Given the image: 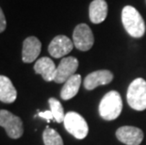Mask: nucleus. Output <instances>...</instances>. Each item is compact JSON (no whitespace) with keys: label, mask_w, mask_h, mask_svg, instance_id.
<instances>
[{"label":"nucleus","mask_w":146,"mask_h":145,"mask_svg":"<svg viewBox=\"0 0 146 145\" xmlns=\"http://www.w3.org/2000/svg\"><path fill=\"white\" fill-rule=\"evenodd\" d=\"M122 22L125 30L133 38H141L145 33V23L139 12L132 6H125L122 11Z\"/></svg>","instance_id":"1"},{"label":"nucleus","mask_w":146,"mask_h":145,"mask_svg":"<svg viewBox=\"0 0 146 145\" xmlns=\"http://www.w3.org/2000/svg\"><path fill=\"white\" fill-rule=\"evenodd\" d=\"M122 109V97L116 91H110L106 93L99 104V114L106 121H113L117 119Z\"/></svg>","instance_id":"2"},{"label":"nucleus","mask_w":146,"mask_h":145,"mask_svg":"<svg viewBox=\"0 0 146 145\" xmlns=\"http://www.w3.org/2000/svg\"><path fill=\"white\" fill-rule=\"evenodd\" d=\"M126 99L131 109L139 111L146 109V81L143 78H136L130 83Z\"/></svg>","instance_id":"3"},{"label":"nucleus","mask_w":146,"mask_h":145,"mask_svg":"<svg viewBox=\"0 0 146 145\" xmlns=\"http://www.w3.org/2000/svg\"><path fill=\"white\" fill-rule=\"evenodd\" d=\"M63 124L67 132H69L77 140H83L88 135V123L86 120L77 112L70 111L65 114Z\"/></svg>","instance_id":"4"},{"label":"nucleus","mask_w":146,"mask_h":145,"mask_svg":"<svg viewBox=\"0 0 146 145\" xmlns=\"http://www.w3.org/2000/svg\"><path fill=\"white\" fill-rule=\"evenodd\" d=\"M0 126L5 128L11 138L17 140L24 134V126L21 118L9 110L0 109Z\"/></svg>","instance_id":"5"},{"label":"nucleus","mask_w":146,"mask_h":145,"mask_svg":"<svg viewBox=\"0 0 146 145\" xmlns=\"http://www.w3.org/2000/svg\"><path fill=\"white\" fill-rule=\"evenodd\" d=\"M74 47L80 51L90 50L94 44V38L92 29L86 24H80L76 26L73 33Z\"/></svg>","instance_id":"6"},{"label":"nucleus","mask_w":146,"mask_h":145,"mask_svg":"<svg viewBox=\"0 0 146 145\" xmlns=\"http://www.w3.org/2000/svg\"><path fill=\"white\" fill-rule=\"evenodd\" d=\"M78 60L74 57L63 58L60 60V64L57 67V72L54 81L56 83H65L71 76L76 75V70L78 68Z\"/></svg>","instance_id":"7"},{"label":"nucleus","mask_w":146,"mask_h":145,"mask_svg":"<svg viewBox=\"0 0 146 145\" xmlns=\"http://www.w3.org/2000/svg\"><path fill=\"white\" fill-rule=\"evenodd\" d=\"M74 46V42L67 36L58 35L51 41L48 46V52L53 58H60L69 54Z\"/></svg>","instance_id":"8"},{"label":"nucleus","mask_w":146,"mask_h":145,"mask_svg":"<svg viewBox=\"0 0 146 145\" xmlns=\"http://www.w3.org/2000/svg\"><path fill=\"white\" fill-rule=\"evenodd\" d=\"M116 137L126 145H139L143 140V132L135 126H122L116 131Z\"/></svg>","instance_id":"9"},{"label":"nucleus","mask_w":146,"mask_h":145,"mask_svg":"<svg viewBox=\"0 0 146 145\" xmlns=\"http://www.w3.org/2000/svg\"><path fill=\"white\" fill-rule=\"evenodd\" d=\"M113 73L108 70H99L89 73L84 79V87L88 91H92L98 86L107 85L112 81Z\"/></svg>","instance_id":"10"},{"label":"nucleus","mask_w":146,"mask_h":145,"mask_svg":"<svg viewBox=\"0 0 146 145\" xmlns=\"http://www.w3.org/2000/svg\"><path fill=\"white\" fill-rule=\"evenodd\" d=\"M42 50V44L36 37L31 36L27 38L23 42L22 60L25 63H31L39 57Z\"/></svg>","instance_id":"11"},{"label":"nucleus","mask_w":146,"mask_h":145,"mask_svg":"<svg viewBox=\"0 0 146 145\" xmlns=\"http://www.w3.org/2000/svg\"><path fill=\"white\" fill-rule=\"evenodd\" d=\"M34 71L36 73L41 75L45 81L50 82L54 81L57 68H56L54 61L51 58L43 57L36 61L35 65H34Z\"/></svg>","instance_id":"12"},{"label":"nucleus","mask_w":146,"mask_h":145,"mask_svg":"<svg viewBox=\"0 0 146 145\" xmlns=\"http://www.w3.org/2000/svg\"><path fill=\"white\" fill-rule=\"evenodd\" d=\"M108 15V4L105 0H94L89 8L90 20L94 24L104 22Z\"/></svg>","instance_id":"13"},{"label":"nucleus","mask_w":146,"mask_h":145,"mask_svg":"<svg viewBox=\"0 0 146 145\" xmlns=\"http://www.w3.org/2000/svg\"><path fill=\"white\" fill-rule=\"evenodd\" d=\"M17 91L11 80L5 75H0V101L11 104L16 100Z\"/></svg>","instance_id":"14"},{"label":"nucleus","mask_w":146,"mask_h":145,"mask_svg":"<svg viewBox=\"0 0 146 145\" xmlns=\"http://www.w3.org/2000/svg\"><path fill=\"white\" fill-rule=\"evenodd\" d=\"M80 85H81V75H74L73 76H71L64 83L63 87L61 89L60 97L65 101L72 99L73 97H74L77 94Z\"/></svg>","instance_id":"15"},{"label":"nucleus","mask_w":146,"mask_h":145,"mask_svg":"<svg viewBox=\"0 0 146 145\" xmlns=\"http://www.w3.org/2000/svg\"><path fill=\"white\" fill-rule=\"evenodd\" d=\"M42 140L44 145H63V140L60 135L48 126L42 133Z\"/></svg>","instance_id":"16"},{"label":"nucleus","mask_w":146,"mask_h":145,"mask_svg":"<svg viewBox=\"0 0 146 145\" xmlns=\"http://www.w3.org/2000/svg\"><path fill=\"white\" fill-rule=\"evenodd\" d=\"M48 103H49V107H50V110L54 116V120L57 122H63L64 121V117H65V114H64V109H63V107L62 105L60 104V102L57 100L56 98H49L48 100Z\"/></svg>","instance_id":"17"},{"label":"nucleus","mask_w":146,"mask_h":145,"mask_svg":"<svg viewBox=\"0 0 146 145\" xmlns=\"http://www.w3.org/2000/svg\"><path fill=\"white\" fill-rule=\"evenodd\" d=\"M7 26V21H6V17L4 15L2 9L0 8V33H2L6 29Z\"/></svg>","instance_id":"18"},{"label":"nucleus","mask_w":146,"mask_h":145,"mask_svg":"<svg viewBox=\"0 0 146 145\" xmlns=\"http://www.w3.org/2000/svg\"><path fill=\"white\" fill-rule=\"evenodd\" d=\"M39 116L41 117V118L45 119L48 122H50L52 119H54V116H53L51 110H45V111L39 112Z\"/></svg>","instance_id":"19"}]
</instances>
